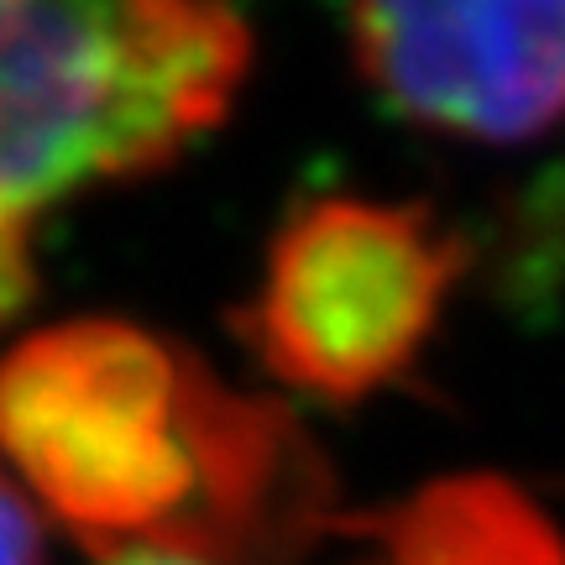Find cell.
I'll return each mask as SVG.
<instances>
[{"label": "cell", "mask_w": 565, "mask_h": 565, "mask_svg": "<svg viewBox=\"0 0 565 565\" xmlns=\"http://www.w3.org/2000/svg\"><path fill=\"white\" fill-rule=\"evenodd\" d=\"M252 32L225 6L0 0V231L100 183L158 173L225 121Z\"/></svg>", "instance_id": "7a4b0ae2"}, {"label": "cell", "mask_w": 565, "mask_h": 565, "mask_svg": "<svg viewBox=\"0 0 565 565\" xmlns=\"http://www.w3.org/2000/svg\"><path fill=\"white\" fill-rule=\"evenodd\" d=\"M0 466L100 565H278L330 503L320 450L278 404L131 320H63L0 356Z\"/></svg>", "instance_id": "6da1fadb"}, {"label": "cell", "mask_w": 565, "mask_h": 565, "mask_svg": "<svg viewBox=\"0 0 565 565\" xmlns=\"http://www.w3.org/2000/svg\"><path fill=\"white\" fill-rule=\"evenodd\" d=\"M461 267V236L429 204L335 194L282 221L236 324L282 387L362 404L419 366Z\"/></svg>", "instance_id": "3957f363"}, {"label": "cell", "mask_w": 565, "mask_h": 565, "mask_svg": "<svg viewBox=\"0 0 565 565\" xmlns=\"http://www.w3.org/2000/svg\"><path fill=\"white\" fill-rule=\"evenodd\" d=\"M38 288V267H32V236H6L0 231V324L17 315Z\"/></svg>", "instance_id": "8992f818"}, {"label": "cell", "mask_w": 565, "mask_h": 565, "mask_svg": "<svg viewBox=\"0 0 565 565\" xmlns=\"http://www.w3.org/2000/svg\"><path fill=\"white\" fill-rule=\"evenodd\" d=\"M105 565H200V561H168V555H131V561H105Z\"/></svg>", "instance_id": "52a82bcc"}, {"label": "cell", "mask_w": 565, "mask_h": 565, "mask_svg": "<svg viewBox=\"0 0 565 565\" xmlns=\"http://www.w3.org/2000/svg\"><path fill=\"white\" fill-rule=\"evenodd\" d=\"M351 63L404 121L461 141H529L565 121V6H362Z\"/></svg>", "instance_id": "277c9868"}, {"label": "cell", "mask_w": 565, "mask_h": 565, "mask_svg": "<svg viewBox=\"0 0 565 565\" xmlns=\"http://www.w3.org/2000/svg\"><path fill=\"white\" fill-rule=\"evenodd\" d=\"M0 565H47V519L0 466Z\"/></svg>", "instance_id": "5b68a950"}]
</instances>
